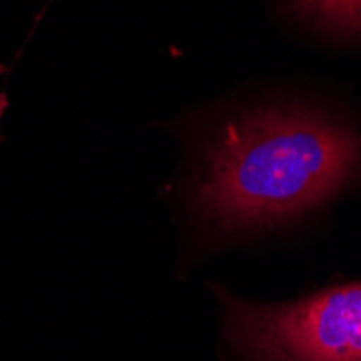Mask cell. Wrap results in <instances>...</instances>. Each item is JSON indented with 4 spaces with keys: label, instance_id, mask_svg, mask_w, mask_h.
<instances>
[{
    "label": "cell",
    "instance_id": "cell-1",
    "mask_svg": "<svg viewBox=\"0 0 361 361\" xmlns=\"http://www.w3.org/2000/svg\"><path fill=\"white\" fill-rule=\"evenodd\" d=\"M361 186V130L316 109L262 106L216 128L186 180L190 216L212 238L292 227Z\"/></svg>",
    "mask_w": 361,
    "mask_h": 361
},
{
    "label": "cell",
    "instance_id": "cell-2",
    "mask_svg": "<svg viewBox=\"0 0 361 361\" xmlns=\"http://www.w3.org/2000/svg\"><path fill=\"white\" fill-rule=\"evenodd\" d=\"M234 361H361V279L257 303L214 288Z\"/></svg>",
    "mask_w": 361,
    "mask_h": 361
},
{
    "label": "cell",
    "instance_id": "cell-3",
    "mask_svg": "<svg viewBox=\"0 0 361 361\" xmlns=\"http://www.w3.org/2000/svg\"><path fill=\"white\" fill-rule=\"evenodd\" d=\"M288 5L312 26L361 37V0H288Z\"/></svg>",
    "mask_w": 361,
    "mask_h": 361
}]
</instances>
